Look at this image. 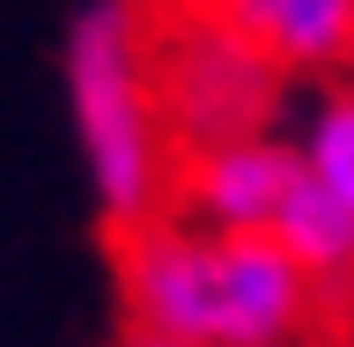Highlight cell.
Returning <instances> with one entry per match:
<instances>
[{"label":"cell","instance_id":"1","mask_svg":"<svg viewBox=\"0 0 354 347\" xmlns=\"http://www.w3.org/2000/svg\"><path fill=\"white\" fill-rule=\"evenodd\" d=\"M126 326L192 347H347L354 303L325 296L273 229L214 237L177 215L111 237Z\"/></svg>","mask_w":354,"mask_h":347},{"label":"cell","instance_id":"2","mask_svg":"<svg viewBox=\"0 0 354 347\" xmlns=\"http://www.w3.org/2000/svg\"><path fill=\"white\" fill-rule=\"evenodd\" d=\"M66 104L88 163V193L111 237L170 207V133L148 82V15L140 0H82L66 22Z\"/></svg>","mask_w":354,"mask_h":347},{"label":"cell","instance_id":"3","mask_svg":"<svg viewBox=\"0 0 354 347\" xmlns=\"http://www.w3.org/2000/svg\"><path fill=\"white\" fill-rule=\"evenodd\" d=\"M148 15V82L155 111L170 133V155L229 148V141H259L288 96V66L266 60L251 37L192 15Z\"/></svg>","mask_w":354,"mask_h":347},{"label":"cell","instance_id":"4","mask_svg":"<svg viewBox=\"0 0 354 347\" xmlns=\"http://www.w3.org/2000/svg\"><path fill=\"white\" fill-rule=\"evenodd\" d=\"M295 185H303V148L259 133V141L177 155L170 207H162V215L192 222V229H214V237H251V229H273V222H281Z\"/></svg>","mask_w":354,"mask_h":347},{"label":"cell","instance_id":"5","mask_svg":"<svg viewBox=\"0 0 354 347\" xmlns=\"http://www.w3.org/2000/svg\"><path fill=\"white\" fill-rule=\"evenodd\" d=\"M155 15H192V22H221L295 66H354V0H140Z\"/></svg>","mask_w":354,"mask_h":347},{"label":"cell","instance_id":"6","mask_svg":"<svg viewBox=\"0 0 354 347\" xmlns=\"http://www.w3.org/2000/svg\"><path fill=\"white\" fill-rule=\"evenodd\" d=\"M273 237L288 244V259L303 266L325 296L354 303V207L332 193V185H317L310 163H303V185L288 193L281 222H273Z\"/></svg>","mask_w":354,"mask_h":347},{"label":"cell","instance_id":"7","mask_svg":"<svg viewBox=\"0 0 354 347\" xmlns=\"http://www.w3.org/2000/svg\"><path fill=\"white\" fill-rule=\"evenodd\" d=\"M303 163H310L317 185H332L354 207V89H332L325 104H317V118L303 133Z\"/></svg>","mask_w":354,"mask_h":347},{"label":"cell","instance_id":"8","mask_svg":"<svg viewBox=\"0 0 354 347\" xmlns=\"http://www.w3.org/2000/svg\"><path fill=\"white\" fill-rule=\"evenodd\" d=\"M118 347H192V340H170V332H140V326H126V340Z\"/></svg>","mask_w":354,"mask_h":347},{"label":"cell","instance_id":"9","mask_svg":"<svg viewBox=\"0 0 354 347\" xmlns=\"http://www.w3.org/2000/svg\"><path fill=\"white\" fill-rule=\"evenodd\" d=\"M347 347H354V332H347Z\"/></svg>","mask_w":354,"mask_h":347}]
</instances>
